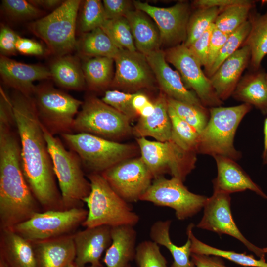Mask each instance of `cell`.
Returning a JSON list of instances; mask_svg holds the SVG:
<instances>
[{"instance_id": "7a4b0ae2", "label": "cell", "mask_w": 267, "mask_h": 267, "mask_svg": "<svg viewBox=\"0 0 267 267\" xmlns=\"http://www.w3.org/2000/svg\"><path fill=\"white\" fill-rule=\"evenodd\" d=\"M12 114L0 112V229L12 228L42 212L23 174Z\"/></svg>"}, {"instance_id": "ac0fdd59", "label": "cell", "mask_w": 267, "mask_h": 267, "mask_svg": "<svg viewBox=\"0 0 267 267\" xmlns=\"http://www.w3.org/2000/svg\"><path fill=\"white\" fill-rule=\"evenodd\" d=\"M145 56L162 91L168 97L205 107L194 92L186 88L179 73L169 66L164 51L159 49Z\"/></svg>"}, {"instance_id": "484cf974", "label": "cell", "mask_w": 267, "mask_h": 267, "mask_svg": "<svg viewBox=\"0 0 267 267\" xmlns=\"http://www.w3.org/2000/svg\"><path fill=\"white\" fill-rule=\"evenodd\" d=\"M111 234L103 262L107 267H126L135 259L137 232L133 226L122 225L112 227Z\"/></svg>"}, {"instance_id": "f35d334b", "label": "cell", "mask_w": 267, "mask_h": 267, "mask_svg": "<svg viewBox=\"0 0 267 267\" xmlns=\"http://www.w3.org/2000/svg\"><path fill=\"white\" fill-rule=\"evenodd\" d=\"M168 106L177 115L192 126L199 134L202 132L209 119V109L200 107L167 97Z\"/></svg>"}, {"instance_id": "836d02e7", "label": "cell", "mask_w": 267, "mask_h": 267, "mask_svg": "<svg viewBox=\"0 0 267 267\" xmlns=\"http://www.w3.org/2000/svg\"><path fill=\"white\" fill-rule=\"evenodd\" d=\"M114 61L109 57H95L88 58L83 62L82 67L85 80L90 89H102L111 83Z\"/></svg>"}, {"instance_id": "e7e4bbea", "label": "cell", "mask_w": 267, "mask_h": 267, "mask_svg": "<svg viewBox=\"0 0 267 267\" xmlns=\"http://www.w3.org/2000/svg\"><path fill=\"white\" fill-rule=\"evenodd\" d=\"M126 267H132V266H131L130 264L127 266Z\"/></svg>"}, {"instance_id": "11a10c76", "label": "cell", "mask_w": 267, "mask_h": 267, "mask_svg": "<svg viewBox=\"0 0 267 267\" xmlns=\"http://www.w3.org/2000/svg\"><path fill=\"white\" fill-rule=\"evenodd\" d=\"M154 103L149 101L146 105L141 108L138 112V114L140 117H147L152 114L154 111Z\"/></svg>"}, {"instance_id": "7402d4cb", "label": "cell", "mask_w": 267, "mask_h": 267, "mask_svg": "<svg viewBox=\"0 0 267 267\" xmlns=\"http://www.w3.org/2000/svg\"><path fill=\"white\" fill-rule=\"evenodd\" d=\"M213 157L217 168V176L212 181L213 190L229 194L250 190L267 199V195L235 160L222 156Z\"/></svg>"}, {"instance_id": "8992f818", "label": "cell", "mask_w": 267, "mask_h": 267, "mask_svg": "<svg viewBox=\"0 0 267 267\" xmlns=\"http://www.w3.org/2000/svg\"><path fill=\"white\" fill-rule=\"evenodd\" d=\"M81 1L67 0L50 14L30 23V31L43 40L49 52L57 57L76 48L75 32Z\"/></svg>"}, {"instance_id": "ee69618b", "label": "cell", "mask_w": 267, "mask_h": 267, "mask_svg": "<svg viewBox=\"0 0 267 267\" xmlns=\"http://www.w3.org/2000/svg\"><path fill=\"white\" fill-rule=\"evenodd\" d=\"M134 94L109 90L105 92L101 100L131 120L138 115L132 105Z\"/></svg>"}, {"instance_id": "6f0895ef", "label": "cell", "mask_w": 267, "mask_h": 267, "mask_svg": "<svg viewBox=\"0 0 267 267\" xmlns=\"http://www.w3.org/2000/svg\"><path fill=\"white\" fill-rule=\"evenodd\" d=\"M262 158L263 163L267 164V150L265 152L263 153Z\"/></svg>"}, {"instance_id": "816d5d0a", "label": "cell", "mask_w": 267, "mask_h": 267, "mask_svg": "<svg viewBox=\"0 0 267 267\" xmlns=\"http://www.w3.org/2000/svg\"><path fill=\"white\" fill-rule=\"evenodd\" d=\"M244 0H197L193 2V6L196 8L209 7H225L240 3Z\"/></svg>"}, {"instance_id": "4316f807", "label": "cell", "mask_w": 267, "mask_h": 267, "mask_svg": "<svg viewBox=\"0 0 267 267\" xmlns=\"http://www.w3.org/2000/svg\"><path fill=\"white\" fill-rule=\"evenodd\" d=\"M264 69L251 70L238 83L232 96L235 100L255 106L267 114V86Z\"/></svg>"}, {"instance_id": "60d3db41", "label": "cell", "mask_w": 267, "mask_h": 267, "mask_svg": "<svg viewBox=\"0 0 267 267\" xmlns=\"http://www.w3.org/2000/svg\"><path fill=\"white\" fill-rule=\"evenodd\" d=\"M108 20L102 2L99 0L84 1L79 22V30L83 33L100 28Z\"/></svg>"}, {"instance_id": "603a6c76", "label": "cell", "mask_w": 267, "mask_h": 267, "mask_svg": "<svg viewBox=\"0 0 267 267\" xmlns=\"http://www.w3.org/2000/svg\"><path fill=\"white\" fill-rule=\"evenodd\" d=\"M73 234L31 242L38 267H67L74 262L76 249Z\"/></svg>"}, {"instance_id": "2e32d148", "label": "cell", "mask_w": 267, "mask_h": 267, "mask_svg": "<svg viewBox=\"0 0 267 267\" xmlns=\"http://www.w3.org/2000/svg\"><path fill=\"white\" fill-rule=\"evenodd\" d=\"M133 3L136 9L147 14L155 22L159 31L161 44L171 47L185 42L191 15L187 2H179L165 8L138 0H134Z\"/></svg>"}, {"instance_id": "681fc988", "label": "cell", "mask_w": 267, "mask_h": 267, "mask_svg": "<svg viewBox=\"0 0 267 267\" xmlns=\"http://www.w3.org/2000/svg\"><path fill=\"white\" fill-rule=\"evenodd\" d=\"M17 51L24 54L42 56L45 53L44 46L39 43L19 37L16 43Z\"/></svg>"}, {"instance_id": "6125c7cd", "label": "cell", "mask_w": 267, "mask_h": 267, "mask_svg": "<svg viewBox=\"0 0 267 267\" xmlns=\"http://www.w3.org/2000/svg\"><path fill=\"white\" fill-rule=\"evenodd\" d=\"M261 2L263 4H267V0H262L261 1Z\"/></svg>"}, {"instance_id": "52a82bcc", "label": "cell", "mask_w": 267, "mask_h": 267, "mask_svg": "<svg viewBox=\"0 0 267 267\" xmlns=\"http://www.w3.org/2000/svg\"><path fill=\"white\" fill-rule=\"evenodd\" d=\"M91 173H101L129 159L134 153L132 145L118 143L86 133L60 134Z\"/></svg>"}, {"instance_id": "4dcf8cb0", "label": "cell", "mask_w": 267, "mask_h": 267, "mask_svg": "<svg viewBox=\"0 0 267 267\" xmlns=\"http://www.w3.org/2000/svg\"><path fill=\"white\" fill-rule=\"evenodd\" d=\"M249 20L251 30L243 45H248L250 49L249 66L251 70L255 71L261 68L262 60L267 55V12L261 14L253 12V9Z\"/></svg>"}, {"instance_id": "cb8c5ba5", "label": "cell", "mask_w": 267, "mask_h": 267, "mask_svg": "<svg viewBox=\"0 0 267 267\" xmlns=\"http://www.w3.org/2000/svg\"><path fill=\"white\" fill-rule=\"evenodd\" d=\"M0 231V259L8 267H38L31 242L12 229Z\"/></svg>"}, {"instance_id": "ffe728a7", "label": "cell", "mask_w": 267, "mask_h": 267, "mask_svg": "<svg viewBox=\"0 0 267 267\" xmlns=\"http://www.w3.org/2000/svg\"><path fill=\"white\" fill-rule=\"evenodd\" d=\"M111 227L106 225L86 228L73 234L76 249L74 261L77 267L87 264H101L100 259L112 242Z\"/></svg>"}, {"instance_id": "277c9868", "label": "cell", "mask_w": 267, "mask_h": 267, "mask_svg": "<svg viewBox=\"0 0 267 267\" xmlns=\"http://www.w3.org/2000/svg\"><path fill=\"white\" fill-rule=\"evenodd\" d=\"M252 107L243 103L209 108V119L199 134L196 153L226 157L235 161L241 158V152L235 148L234 138L239 125Z\"/></svg>"}, {"instance_id": "f1b7e54d", "label": "cell", "mask_w": 267, "mask_h": 267, "mask_svg": "<svg viewBox=\"0 0 267 267\" xmlns=\"http://www.w3.org/2000/svg\"><path fill=\"white\" fill-rule=\"evenodd\" d=\"M171 220L157 221L151 226L149 235L152 241L165 247L171 253L173 262L170 267H196L191 258V242L188 238L182 246L174 244L170 236Z\"/></svg>"}, {"instance_id": "c3c4849f", "label": "cell", "mask_w": 267, "mask_h": 267, "mask_svg": "<svg viewBox=\"0 0 267 267\" xmlns=\"http://www.w3.org/2000/svg\"><path fill=\"white\" fill-rule=\"evenodd\" d=\"M103 5L108 20L125 16L132 10L131 2L127 0H104Z\"/></svg>"}, {"instance_id": "7bdbcfd3", "label": "cell", "mask_w": 267, "mask_h": 267, "mask_svg": "<svg viewBox=\"0 0 267 267\" xmlns=\"http://www.w3.org/2000/svg\"><path fill=\"white\" fill-rule=\"evenodd\" d=\"M1 6L5 14L15 20H27L38 18L44 13L29 0H2Z\"/></svg>"}, {"instance_id": "9c48e42d", "label": "cell", "mask_w": 267, "mask_h": 267, "mask_svg": "<svg viewBox=\"0 0 267 267\" xmlns=\"http://www.w3.org/2000/svg\"><path fill=\"white\" fill-rule=\"evenodd\" d=\"M131 120L102 100L87 97L74 120L72 130L112 140L132 132Z\"/></svg>"}, {"instance_id": "5bb4252c", "label": "cell", "mask_w": 267, "mask_h": 267, "mask_svg": "<svg viewBox=\"0 0 267 267\" xmlns=\"http://www.w3.org/2000/svg\"><path fill=\"white\" fill-rule=\"evenodd\" d=\"M101 174L113 189L128 203L140 200L154 178L141 157L123 161Z\"/></svg>"}, {"instance_id": "83f0119b", "label": "cell", "mask_w": 267, "mask_h": 267, "mask_svg": "<svg viewBox=\"0 0 267 267\" xmlns=\"http://www.w3.org/2000/svg\"><path fill=\"white\" fill-rule=\"evenodd\" d=\"M145 13L132 10L127 13V19L136 50L144 55L158 50L161 44L159 31Z\"/></svg>"}, {"instance_id": "7c38bea8", "label": "cell", "mask_w": 267, "mask_h": 267, "mask_svg": "<svg viewBox=\"0 0 267 267\" xmlns=\"http://www.w3.org/2000/svg\"><path fill=\"white\" fill-rule=\"evenodd\" d=\"M183 182L175 177L156 178L140 200L172 208L179 220L192 217L204 207L208 197L190 192Z\"/></svg>"}, {"instance_id": "30bf717a", "label": "cell", "mask_w": 267, "mask_h": 267, "mask_svg": "<svg viewBox=\"0 0 267 267\" xmlns=\"http://www.w3.org/2000/svg\"><path fill=\"white\" fill-rule=\"evenodd\" d=\"M88 213L83 207L44 211L10 229L30 242L51 239L74 234Z\"/></svg>"}, {"instance_id": "5b68a950", "label": "cell", "mask_w": 267, "mask_h": 267, "mask_svg": "<svg viewBox=\"0 0 267 267\" xmlns=\"http://www.w3.org/2000/svg\"><path fill=\"white\" fill-rule=\"evenodd\" d=\"M42 126L64 208L83 207V200L90 193V183L85 177L81 160L74 151L67 150L59 138Z\"/></svg>"}, {"instance_id": "ab89813d", "label": "cell", "mask_w": 267, "mask_h": 267, "mask_svg": "<svg viewBox=\"0 0 267 267\" xmlns=\"http://www.w3.org/2000/svg\"><path fill=\"white\" fill-rule=\"evenodd\" d=\"M251 23L247 20L237 29L229 34L212 66L206 73L210 78L221 64L233 54L243 45L251 30Z\"/></svg>"}, {"instance_id": "7dc6e473", "label": "cell", "mask_w": 267, "mask_h": 267, "mask_svg": "<svg viewBox=\"0 0 267 267\" xmlns=\"http://www.w3.org/2000/svg\"><path fill=\"white\" fill-rule=\"evenodd\" d=\"M19 36L9 27L1 25L0 31V50L1 55L8 56L16 52V43Z\"/></svg>"}, {"instance_id": "e0dca14e", "label": "cell", "mask_w": 267, "mask_h": 267, "mask_svg": "<svg viewBox=\"0 0 267 267\" xmlns=\"http://www.w3.org/2000/svg\"><path fill=\"white\" fill-rule=\"evenodd\" d=\"M114 60L116 68L111 82L113 86L139 89L153 85L155 76L144 54L137 51L120 50Z\"/></svg>"}, {"instance_id": "8d00e7d4", "label": "cell", "mask_w": 267, "mask_h": 267, "mask_svg": "<svg viewBox=\"0 0 267 267\" xmlns=\"http://www.w3.org/2000/svg\"><path fill=\"white\" fill-rule=\"evenodd\" d=\"M168 113L172 125L171 141L185 151L196 153L199 134L169 106Z\"/></svg>"}, {"instance_id": "f546056e", "label": "cell", "mask_w": 267, "mask_h": 267, "mask_svg": "<svg viewBox=\"0 0 267 267\" xmlns=\"http://www.w3.org/2000/svg\"><path fill=\"white\" fill-rule=\"evenodd\" d=\"M52 78L60 87L72 90H82L85 78L82 66L77 58L66 55L57 58L49 68Z\"/></svg>"}, {"instance_id": "db71d44e", "label": "cell", "mask_w": 267, "mask_h": 267, "mask_svg": "<svg viewBox=\"0 0 267 267\" xmlns=\"http://www.w3.org/2000/svg\"><path fill=\"white\" fill-rule=\"evenodd\" d=\"M149 101L148 97L144 94L141 92H136L133 98L132 105L134 110L138 113L139 111Z\"/></svg>"}, {"instance_id": "b9f144b4", "label": "cell", "mask_w": 267, "mask_h": 267, "mask_svg": "<svg viewBox=\"0 0 267 267\" xmlns=\"http://www.w3.org/2000/svg\"><path fill=\"white\" fill-rule=\"evenodd\" d=\"M134 261L137 267H167L159 245L152 240H144L137 245Z\"/></svg>"}, {"instance_id": "74e56055", "label": "cell", "mask_w": 267, "mask_h": 267, "mask_svg": "<svg viewBox=\"0 0 267 267\" xmlns=\"http://www.w3.org/2000/svg\"><path fill=\"white\" fill-rule=\"evenodd\" d=\"M120 50L136 51L127 19L125 16L107 20L100 27Z\"/></svg>"}, {"instance_id": "44dd1931", "label": "cell", "mask_w": 267, "mask_h": 267, "mask_svg": "<svg viewBox=\"0 0 267 267\" xmlns=\"http://www.w3.org/2000/svg\"><path fill=\"white\" fill-rule=\"evenodd\" d=\"M251 51L243 45L233 54L225 59L209 78L220 100L223 101L232 96L241 75L250 65Z\"/></svg>"}, {"instance_id": "680465c9", "label": "cell", "mask_w": 267, "mask_h": 267, "mask_svg": "<svg viewBox=\"0 0 267 267\" xmlns=\"http://www.w3.org/2000/svg\"><path fill=\"white\" fill-rule=\"evenodd\" d=\"M85 267H103V266L101 263L98 265H90L89 266H86Z\"/></svg>"}, {"instance_id": "9f6ffc18", "label": "cell", "mask_w": 267, "mask_h": 267, "mask_svg": "<svg viewBox=\"0 0 267 267\" xmlns=\"http://www.w3.org/2000/svg\"><path fill=\"white\" fill-rule=\"evenodd\" d=\"M264 150L263 153L267 150V117L265 119L264 123Z\"/></svg>"}, {"instance_id": "d6a6232c", "label": "cell", "mask_w": 267, "mask_h": 267, "mask_svg": "<svg viewBox=\"0 0 267 267\" xmlns=\"http://www.w3.org/2000/svg\"><path fill=\"white\" fill-rule=\"evenodd\" d=\"M194 224L190 223L186 228L187 237L191 242L192 253L214 255L226 259L238 265L250 267H267L266 260L257 259L246 253H238L233 251L224 250L211 246L197 239L193 233Z\"/></svg>"}, {"instance_id": "d6986e66", "label": "cell", "mask_w": 267, "mask_h": 267, "mask_svg": "<svg viewBox=\"0 0 267 267\" xmlns=\"http://www.w3.org/2000/svg\"><path fill=\"white\" fill-rule=\"evenodd\" d=\"M0 73L5 85L29 97L36 88L34 81L52 78L50 70L43 66L19 62L2 55Z\"/></svg>"}, {"instance_id": "be15d7a7", "label": "cell", "mask_w": 267, "mask_h": 267, "mask_svg": "<svg viewBox=\"0 0 267 267\" xmlns=\"http://www.w3.org/2000/svg\"><path fill=\"white\" fill-rule=\"evenodd\" d=\"M266 84L267 86V73L266 74Z\"/></svg>"}, {"instance_id": "f5cc1de1", "label": "cell", "mask_w": 267, "mask_h": 267, "mask_svg": "<svg viewBox=\"0 0 267 267\" xmlns=\"http://www.w3.org/2000/svg\"><path fill=\"white\" fill-rule=\"evenodd\" d=\"M29 1L38 8L41 7L46 9L54 10L59 7L64 1L61 0H30Z\"/></svg>"}, {"instance_id": "8fae6325", "label": "cell", "mask_w": 267, "mask_h": 267, "mask_svg": "<svg viewBox=\"0 0 267 267\" xmlns=\"http://www.w3.org/2000/svg\"><path fill=\"white\" fill-rule=\"evenodd\" d=\"M136 140L140 157L154 178L168 173L183 182L195 167L196 152L185 151L171 141H151L145 137L137 138Z\"/></svg>"}, {"instance_id": "e575fe53", "label": "cell", "mask_w": 267, "mask_h": 267, "mask_svg": "<svg viewBox=\"0 0 267 267\" xmlns=\"http://www.w3.org/2000/svg\"><path fill=\"white\" fill-rule=\"evenodd\" d=\"M255 3V1L244 0L242 3L223 8L214 22L215 27L229 35L248 20Z\"/></svg>"}, {"instance_id": "d4e9b609", "label": "cell", "mask_w": 267, "mask_h": 267, "mask_svg": "<svg viewBox=\"0 0 267 267\" xmlns=\"http://www.w3.org/2000/svg\"><path fill=\"white\" fill-rule=\"evenodd\" d=\"M154 104L152 114L147 117H139L132 128V133L138 138L150 136L158 141H171L172 125L166 95L162 91Z\"/></svg>"}, {"instance_id": "d590c367", "label": "cell", "mask_w": 267, "mask_h": 267, "mask_svg": "<svg viewBox=\"0 0 267 267\" xmlns=\"http://www.w3.org/2000/svg\"><path fill=\"white\" fill-rule=\"evenodd\" d=\"M222 9L216 7L197 8L190 16L187 27L186 38L182 44L188 47L214 24Z\"/></svg>"}, {"instance_id": "f907efd6", "label": "cell", "mask_w": 267, "mask_h": 267, "mask_svg": "<svg viewBox=\"0 0 267 267\" xmlns=\"http://www.w3.org/2000/svg\"><path fill=\"white\" fill-rule=\"evenodd\" d=\"M191 258L196 267H229L217 256L191 253Z\"/></svg>"}, {"instance_id": "4fadbf2b", "label": "cell", "mask_w": 267, "mask_h": 267, "mask_svg": "<svg viewBox=\"0 0 267 267\" xmlns=\"http://www.w3.org/2000/svg\"><path fill=\"white\" fill-rule=\"evenodd\" d=\"M164 52L166 61L177 69L185 86L193 90L203 106L210 108L223 104L218 97L210 78L202 70L200 62L188 47L182 44Z\"/></svg>"}, {"instance_id": "91938a15", "label": "cell", "mask_w": 267, "mask_h": 267, "mask_svg": "<svg viewBox=\"0 0 267 267\" xmlns=\"http://www.w3.org/2000/svg\"><path fill=\"white\" fill-rule=\"evenodd\" d=\"M67 267H77L74 262L71 263Z\"/></svg>"}, {"instance_id": "1f68e13d", "label": "cell", "mask_w": 267, "mask_h": 267, "mask_svg": "<svg viewBox=\"0 0 267 267\" xmlns=\"http://www.w3.org/2000/svg\"><path fill=\"white\" fill-rule=\"evenodd\" d=\"M83 34L76 45L82 56L106 57L114 59L120 51L101 28Z\"/></svg>"}, {"instance_id": "6da1fadb", "label": "cell", "mask_w": 267, "mask_h": 267, "mask_svg": "<svg viewBox=\"0 0 267 267\" xmlns=\"http://www.w3.org/2000/svg\"><path fill=\"white\" fill-rule=\"evenodd\" d=\"M10 99L22 170L30 190L44 211L65 210L33 99L16 90Z\"/></svg>"}, {"instance_id": "9a60e30c", "label": "cell", "mask_w": 267, "mask_h": 267, "mask_svg": "<svg viewBox=\"0 0 267 267\" xmlns=\"http://www.w3.org/2000/svg\"><path fill=\"white\" fill-rule=\"evenodd\" d=\"M230 194L213 190V195L208 198L204 206L203 216L197 227L215 232L220 235L227 234L242 242L248 250L259 259L265 260V253L248 240L242 234L233 219L230 208Z\"/></svg>"}, {"instance_id": "bcb514c9", "label": "cell", "mask_w": 267, "mask_h": 267, "mask_svg": "<svg viewBox=\"0 0 267 267\" xmlns=\"http://www.w3.org/2000/svg\"><path fill=\"white\" fill-rule=\"evenodd\" d=\"M228 36V35L214 27L210 37L207 63L204 68L205 74L209 71L215 62Z\"/></svg>"}, {"instance_id": "ba28073f", "label": "cell", "mask_w": 267, "mask_h": 267, "mask_svg": "<svg viewBox=\"0 0 267 267\" xmlns=\"http://www.w3.org/2000/svg\"><path fill=\"white\" fill-rule=\"evenodd\" d=\"M32 98L40 122L51 134L72 133L83 101L47 84L36 86Z\"/></svg>"}, {"instance_id": "3957f363", "label": "cell", "mask_w": 267, "mask_h": 267, "mask_svg": "<svg viewBox=\"0 0 267 267\" xmlns=\"http://www.w3.org/2000/svg\"><path fill=\"white\" fill-rule=\"evenodd\" d=\"M87 177L90 191L83 200L88 213L82 226L86 228L102 225L134 226L138 223L139 216L129 203L113 189L101 173H91Z\"/></svg>"}, {"instance_id": "94428289", "label": "cell", "mask_w": 267, "mask_h": 267, "mask_svg": "<svg viewBox=\"0 0 267 267\" xmlns=\"http://www.w3.org/2000/svg\"><path fill=\"white\" fill-rule=\"evenodd\" d=\"M263 250L264 251V252L266 254V253H267V247H265V248H263Z\"/></svg>"}, {"instance_id": "f6af8a7d", "label": "cell", "mask_w": 267, "mask_h": 267, "mask_svg": "<svg viewBox=\"0 0 267 267\" xmlns=\"http://www.w3.org/2000/svg\"><path fill=\"white\" fill-rule=\"evenodd\" d=\"M215 27L214 24L195 40L188 48L204 68L207 63L210 37Z\"/></svg>"}]
</instances>
